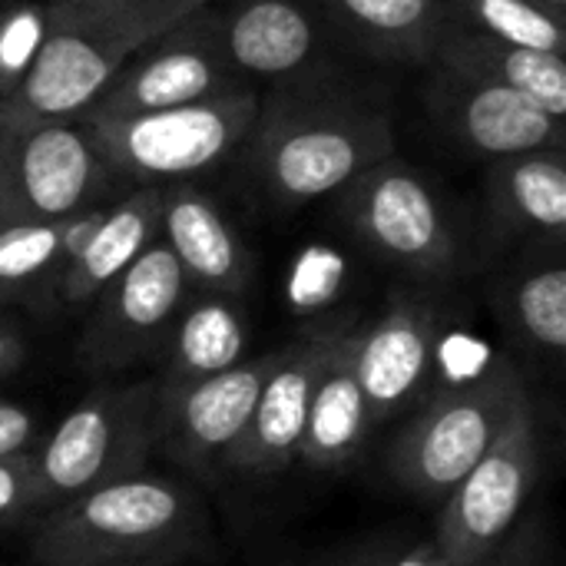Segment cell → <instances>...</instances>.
Returning a JSON list of instances; mask_svg holds the SVG:
<instances>
[{
	"label": "cell",
	"mask_w": 566,
	"mask_h": 566,
	"mask_svg": "<svg viewBox=\"0 0 566 566\" xmlns=\"http://www.w3.org/2000/svg\"><path fill=\"white\" fill-rule=\"evenodd\" d=\"M199 10L206 0L43 3L40 50L17 90L0 99V129L83 119L129 56Z\"/></svg>",
	"instance_id": "1"
},
{
	"label": "cell",
	"mask_w": 566,
	"mask_h": 566,
	"mask_svg": "<svg viewBox=\"0 0 566 566\" xmlns=\"http://www.w3.org/2000/svg\"><path fill=\"white\" fill-rule=\"evenodd\" d=\"M196 497L159 474H133L43 511L30 551L43 566H159L199 544Z\"/></svg>",
	"instance_id": "2"
},
{
	"label": "cell",
	"mask_w": 566,
	"mask_h": 566,
	"mask_svg": "<svg viewBox=\"0 0 566 566\" xmlns=\"http://www.w3.org/2000/svg\"><path fill=\"white\" fill-rule=\"evenodd\" d=\"M159 401L153 381L103 385L30 451V514L66 504L103 484L146 471Z\"/></svg>",
	"instance_id": "3"
},
{
	"label": "cell",
	"mask_w": 566,
	"mask_h": 566,
	"mask_svg": "<svg viewBox=\"0 0 566 566\" xmlns=\"http://www.w3.org/2000/svg\"><path fill=\"white\" fill-rule=\"evenodd\" d=\"M255 126V169L289 206L332 196L365 169L395 159L391 123L378 109L342 99L285 103Z\"/></svg>",
	"instance_id": "4"
},
{
	"label": "cell",
	"mask_w": 566,
	"mask_h": 566,
	"mask_svg": "<svg viewBox=\"0 0 566 566\" xmlns=\"http://www.w3.org/2000/svg\"><path fill=\"white\" fill-rule=\"evenodd\" d=\"M524 398L527 388L507 358L438 391L391 444L388 468L395 481L415 497L444 501L451 488L491 451Z\"/></svg>",
	"instance_id": "5"
},
{
	"label": "cell",
	"mask_w": 566,
	"mask_h": 566,
	"mask_svg": "<svg viewBox=\"0 0 566 566\" xmlns=\"http://www.w3.org/2000/svg\"><path fill=\"white\" fill-rule=\"evenodd\" d=\"M93 146L109 176H126L146 186L196 176L226 159L259 123V99L249 90L136 113V116H83Z\"/></svg>",
	"instance_id": "6"
},
{
	"label": "cell",
	"mask_w": 566,
	"mask_h": 566,
	"mask_svg": "<svg viewBox=\"0 0 566 566\" xmlns=\"http://www.w3.org/2000/svg\"><path fill=\"white\" fill-rule=\"evenodd\" d=\"M537 474V418L531 398H524L491 451L444 497L434 544L451 566L481 564L514 534Z\"/></svg>",
	"instance_id": "7"
},
{
	"label": "cell",
	"mask_w": 566,
	"mask_h": 566,
	"mask_svg": "<svg viewBox=\"0 0 566 566\" xmlns=\"http://www.w3.org/2000/svg\"><path fill=\"white\" fill-rule=\"evenodd\" d=\"M338 212L385 262L448 279L458 269V239L431 186L398 159H385L338 189Z\"/></svg>",
	"instance_id": "8"
},
{
	"label": "cell",
	"mask_w": 566,
	"mask_h": 566,
	"mask_svg": "<svg viewBox=\"0 0 566 566\" xmlns=\"http://www.w3.org/2000/svg\"><path fill=\"white\" fill-rule=\"evenodd\" d=\"M109 169L83 119L0 129V222H60L93 209Z\"/></svg>",
	"instance_id": "9"
},
{
	"label": "cell",
	"mask_w": 566,
	"mask_h": 566,
	"mask_svg": "<svg viewBox=\"0 0 566 566\" xmlns=\"http://www.w3.org/2000/svg\"><path fill=\"white\" fill-rule=\"evenodd\" d=\"M186 292L189 285L176 255L156 239L96 295L76 342L80 365L93 375H113L153 358V352L166 348Z\"/></svg>",
	"instance_id": "10"
},
{
	"label": "cell",
	"mask_w": 566,
	"mask_h": 566,
	"mask_svg": "<svg viewBox=\"0 0 566 566\" xmlns=\"http://www.w3.org/2000/svg\"><path fill=\"white\" fill-rule=\"evenodd\" d=\"M232 73L235 70L229 66V56L222 50L219 20L199 10L196 17L129 56L90 113L136 116L199 103L235 90Z\"/></svg>",
	"instance_id": "11"
},
{
	"label": "cell",
	"mask_w": 566,
	"mask_h": 566,
	"mask_svg": "<svg viewBox=\"0 0 566 566\" xmlns=\"http://www.w3.org/2000/svg\"><path fill=\"white\" fill-rule=\"evenodd\" d=\"M265 368L269 355L239 361L182 388H156V441L163 444V451L196 474H209L216 464H226L229 451L249 424Z\"/></svg>",
	"instance_id": "12"
},
{
	"label": "cell",
	"mask_w": 566,
	"mask_h": 566,
	"mask_svg": "<svg viewBox=\"0 0 566 566\" xmlns=\"http://www.w3.org/2000/svg\"><path fill=\"white\" fill-rule=\"evenodd\" d=\"M438 332L434 305L418 295H398L368 328H355L352 361L371 424L418 398L431 375Z\"/></svg>",
	"instance_id": "13"
},
{
	"label": "cell",
	"mask_w": 566,
	"mask_h": 566,
	"mask_svg": "<svg viewBox=\"0 0 566 566\" xmlns=\"http://www.w3.org/2000/svg\"><path fill=\"white\" fill-rule=\"evenodd\" d=\"M328 348V332L298 338L269 352V368L255 395V408L226 464L245 474H279L298 461L312 388Z\"/></svg>",
	"instance_id": "14"
},
{
	"label": "cell",
	"mask_w": 566,
	"mask_h": 566,
	"mask_svg": "<svg viewBox=\"0 0 566 566\" xmlns=\"http://www.w3.org/2000/svg\"><path fill=\"white\" fill-rule=\"evenodd\" d=\"M431 103L458 139L491 159L560 149L564 139L560 119L544 113L531 96L501 83L464 80L441 70Z\"/></svg>",
	"instance_id": "15"
},
{
	"label": "cell",
	"mask_w": 566,
	"mask_h": 566,
	"mask_svg": "<svg viewBox=\"0 0 566 566\" xmlns=\"http://www.w3.org/2000/svg\"><path fill=\"white\" fill-rule=\"evenodd\" d=\"M159 235L176 255L189 289L226 298L245 292L252 279L249 255L226 216L192 186L163 189Z\"/></svg>",
	"instance_id": "16"
},
{
	"label": "cell",
	"mask_w": 566,
	"mask_h": 566,
	"mask_svg": "<svg viewBox=\"0 0 566 566\" xmlns=\"http://www.w3.org/2000/svg\"><path fill=\"white\" fill-rule=\"evenodd\" d=\"M352 335L355 328L328 332V348L308 401L298 461L322 474L352 468L371 431V415L352 361Z\"/></svg>",
	"instance_id": "17"
},
{
	"label": "cell",
	"mask_w": 566,
	"mask_h": 566,
	"mask_svg": "<svg viewBox=\"0 0 566 566\" xmlns=\"http://www.w3.org/2000/svg\"><path fill=\"white\" fill-rule=\"evenodd\" d=\"M159 212L163 189L143 186L113 209H103L60 279L53 282V295L66 308L93 305L96 295L159 239Z\"/></svg>",
	"instance_id": "18"
},
{
	"label": "cell",
	"mask_w": 566,
	"mask_h": 566,
	"mask_svg": "<svg viewBox=\"0 0 566 566\" xmlns=\"http://www.w3.org/2000/svg\"><path fill=\"white\" fill-rule=\"evenodd\" d=\"M431 56L451 76L511 86V90L531 96L554 119H564L566 63L557 53L511 46V43L491 40L478 30L444 23Z\"/></svg>",
	"instance_id": "19"
},
{
	"label": "cell",
	"mask_w": 566,
	"mask_h": 566,
	"mask_svg": "<svg viewBox=\"0 0 566 566\" xmlns=\"http://www.w3.org/2000/svg\"><path fill=\"white\" fill-rule=\"evenodd\" d=\"M232 70L282 76L298 70L315 50V27L292 0H242L219 23Z\"/></svg>",
	"instance_id": "20"
},
{
	"label": "cell",
	"mask_w": 566,
	"mask_h": 566,
	"mask_svg": "<svg viewBox=\"0 0 566 566\" xmlns=\"http://www.w3.org/2000/svg\"><path fill=\"white\" fill-rule=\"evenodd\" d=\"M491 206L501 226L560 242L566 229V166L560 149L494 159Z\"/></svg>",
	"instance_id": "21"
},
{
	"label": "cell",
	"mask_w": 566,
	"mask_h": 566,
	"mask_svg": "<svg viewBox=\"0 0 566 566\" xmlns=\"http://www.w3.org/2000/svg\"><path fill=\"white\" fill-rule=\"evenodd\" d=\"M169 348V368L166 378L156 385L159 391L182 388L189 381L219 375L239 361H245V325L232 298L226 295H206L182 302L172 332L166 338Z\"/></svg>",
	"instance_id": "22"
},
{
	"label": "cell",
	"mask_w": 566,
	"mask_h": 566,
	"mask_svg": "<svg viewBox=\"0 0 566 566\" xmlns=\"http://www.w3.org/2000/svg\"><path fill=\"white\" fill-rule=\"evenodd\" d=\"M103 209L60 222H0V305L53 285Z\"/></svg>",
	"instance_id": "23"
},
{
	"label": "cell",
	"mask_w": 566,
	"mask_h": 566,
	"mask_svg": "<svg viewBox=\"0 0 566 566\" xmlns=\"http://www.w3.org/2000/svg\"><path fill=\"white\" fill-rule=\"evenodd\" d=\"M501 312L511 335L534 358L560 361L566 348V269L531 265L501 289Z\"/></svg>",
	"instance_id": "24"
},
{
	"label": "cell",
	"mask_w": 566,
	"mask_h": 566,
	"mask_svg": "<svg viewBox=\"0 0 566 566\" xmlns=\"http://www.w3.org/2000/svg\"><path fill=\"white\" fill-rule=\"evenodd\" d=\"M378 53L428 60L448 23L441 0H328Z\"/></svg>",
	"instance_id": "25"
},
{
	"label": "cell",
	"mask_w": 566,
	"mask_h": 566,
	"mask_svg": "<svg viewBox=\"0 0 566 566\" xmlns=\"http://www.w3.org/2000/svg\"><path fill=\"white\" fill-rule=\"evenodd\" d=\"M444 10H461L471 27L491 40L564 56V17H554L534 0H441Z\"/></svg>",
	"instance_id": "26"
},
{
	"label": "cell",
	"mask_w": 566,
	"mask_h": 566,
	"mask_svg": "<svg viewBox=\"0 0 566 566\" xmlns=\"http://www.w3.org/2000/svg\"><path fill=\"white\" fill-rule=\"evenodd\" d=\"M43 40V7H13L0 13V99H7L30 70Z\"/></svg>",
	"instance_id": "27"
},
{
	"label": "cell",
	"mask_w": 566,
	"mask_h": 566,
	"mask_svg": "<svg viewBox=\"0 0 566 566\" xmlns=\"http://www.w3.org/2000/svg\"><path fill=\"white\" fill-rule=\"evenodd\" d=\"M30 494H33L30 451L17 458H3L0 461V524L20 514H30Z\"/></svg>",
	"instance_id": "28"
},
{
	"label": "cell",
	"mask_w": 566,
	"mask_h": 566,
	"mask_svg": "<svg viewBox=\"0 0 566 566\" xmlns=\"http://www.w3.org/2000/svg\"><path fill=\"white\" fill-rule=\"evenodd\" d=\"M36 438V415L20 401L0 398V461L27 454Z\"/></svg>",
	"instance_id": "29"
},
{
	"label": "cell",
	"mask_w": 566,
	"mask_h": 566,
	"mask_svg": "<svg viewBox=\"0 0 566 566\" xmlns=\"http://www.w3.org/2000/svg\"><path fill=\"white\" fill-rule=\"evenodd\" d=\"M474 566H537V541L531 531H521L517 537H507L491 557Z\"/></svg>",
	"instance_id": "30"
},
{
	"label": "cell",
	"mask_w": 566,
	"mask_h": 566,
	"mask_svg": "<svg viewBox=\"0 0 566 566\" xmlns=\"http://www.w3.org/2000/svg\"><path fill=\"white\" fill-rule=\"evenodd\" d=\"M27 358V338L13 322L0 318V381L10 378Z\"/></svg>",
	"instance_id": "31"
},
{
	"label": "cell",
	"mask_w": 566,
	"mask_h": 566,
	"mask_svg": "<svg viewBox=\"0 0 566 566\" xmlns=\"http://www.w3.org/2000/svg\"><path fill=\"white\" fill-rule=\"evenodd\" d=\"M385 566H451V560L438 551V544H434V541H428V544H421V547H415V551L401 554L398 560H391V564H385Z\"/></svg>",
	"instance_id": "32"
},
{
	"label": "cell",
	"mask_w": 566,
	"mask_h": 566,
	"mask_svg": "<svg viewBox=\"0 0 566 566\" xmlns=\"http://www.w3.org/2000/svg\"><path fill=\"white\" fill-rule=\"evenodd\" d=\"M534 3H541L544 10H551L554 17H564L566 10V0H534Z\"/></svg>",
	"instance_id": "33"
},
{
	"label": "cell",
	"mask_w": 566,
	"mask_h": 566,
	"mask_svg": "<svg viewBox=\"0 0 566 566\" xmlns=\"http://www.w3.org/2000/svg\"><path fill=\"white\" fill-rule=\"evenodd\" d=\"M46 3H83V0H46Z\"/></svg>",
	"instance_id": "34"
},
{
	"label": "cell",
	"mask_w": 566,
	"mask_h": 566,
	"mask_svg": "<svg viewBox=\"0 0 566 566\" xmlns=\"http://www.w3.org/2000/svg\"><path fill=\"white\" fill-rule=\"evenodd\" d=\"M355 566H385V564H378V560H365V564H355Z\"/></svg>",
	"instance_id": "35"
}]
</instances>
